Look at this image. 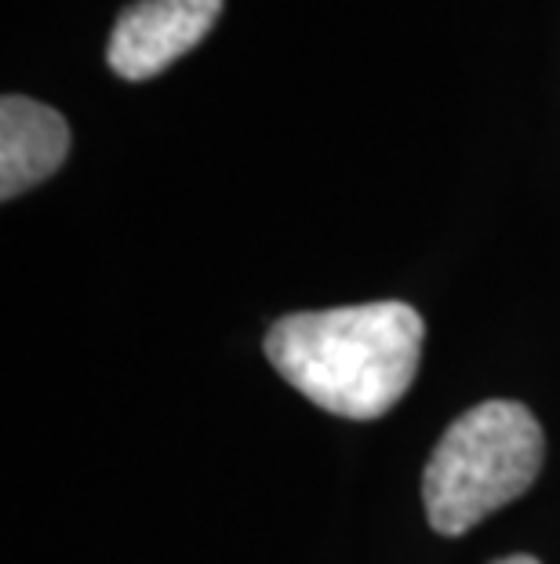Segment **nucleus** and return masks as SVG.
Segmentation results:
<instances>
[{
  "instance_id": "nucleus-5",
  "label": "nucleus",
  "mask_w": 560,
  "mask_h": 564,
  "mask_svg": "<svg viewBox=\"0 0 560 564\" xmlns=\"http://www.w3.org/2000/svg\"><path fill=\"white\" fill-rule=\"evenodd\" d=\"M492 564H539V561L528 557V554H514V557H498V561H492Z\"/></svg>"
},
{
  "instance_id": "nucleus-2",
  "label": "nucleus",
  "mask_w": 560,
  "mask_h": 564,
  "mask_svg": "<svg viewBox=\"0 0 560 564\" xmlns=\"http://www.w3.org/2000/svg\"><path fill=\"white\" fill-rule=\"evenodd\" d=\"M542 426L517 401H484L451 419L422 470L426 518L440 535H462L520 499L542 470Z\"/></svg>"
},
{
  "instance_id": "nucleus-1",
  "label": "nucleus",
  "mask_w": 560,
  "mask_h": 564,
  "mask_svg": "<svg viewBox=\"0 0 560 564\" xmlns=\"http://www.w3.org/2000/svg\"><path fill=\"white\" fill-rule=\"evenodd\" d=\"M426 324L397 299L288 314L266 332L273 371L339 419H383L411 390Z\"/></svg>"
},
{
  "instance_id": "nucleus-4",
  "label": "nucleus",
  "mask_w": 560,
  "mask_h": 564,
  "mask_svg": "<svg viewBox=\"0 0 560 564\" xmlns=\"http://www.w3.org/2000/svg\"><path fill=\"white\" fill-rule=\"evenodd\" d=\"M69 153L66 117L26 95L0 102V197L15 200L63 167Z\"/></svg>"
},
{
  "instance_id": "nucleus-3",
  "label": "nucleus",
  "mask_w": 560,
  "mask_h": 564,
  "mask_svg": "<svg viewBox=\"0 0 560 564\" xmlns=\"http://www.w3.org/2000/svg\"><path fill=\"white\" fill-rule=\"evenodd\" d=\"M226 0H135L113 22L106 63L124 80L161 77L222 19Z\"/></svg>"
}]
</instances>
